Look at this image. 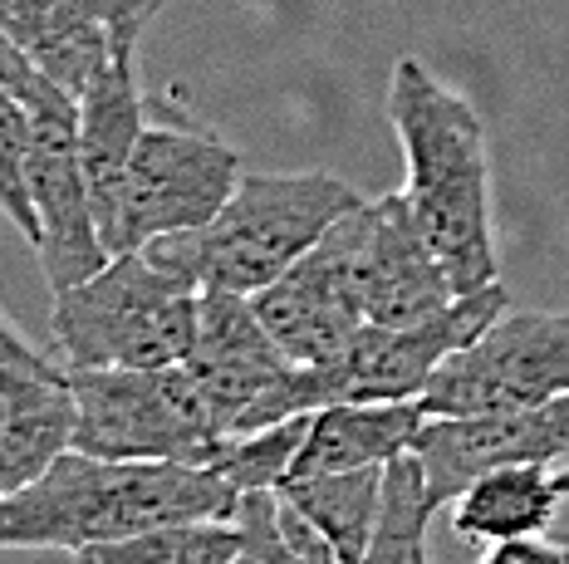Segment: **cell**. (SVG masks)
Wrapping results in <instances>:
<instances>
[{"instance_id":"obj_9","label":"cell","mask_w":569,"mask_h":564,"mask_svg":"<svg viewBox=\"0 0 569 564\" xmlns=\"http://www.w3.org/2000/svg\"><path fill=\"white\" fill-rule=\"evenodd\" d=\"M251 310L295 363L343 359L349 339L363 329L353 211H343L300 261L280 270L266 290H256Z\"/></svg>"},{"instance_id":"obj_4","label":"cell","mask_w":569,"mask_h":564,"mask_svg":"<svg viewBox=\"0 0 569 564\" xmlns=\"http://www.w3.org/2000/svg\"><path fill=\"white\" fill-rule=\"evenodd\" d=\"M197 300V280L152 251L109 255L54 295L50 354L64 369H168L192 349Z\"/></svg>"},{"instance_id":"obj_13","label":"cell","mask_w":569,"mask_h":564,"mask_svg":"<svg viewBox=\"0 0 569 564\" xmlns=\"http://www.w3.org/2000/svg\"><path fill=\"white\" fill-rule=\"evenodd\" d=\"M359 231V295L363 324H412L457 295L442 261L418 231L402 192L353 207Z\"/></svg>"},{"instance_id":"obj_24","label":"cell","mask_w":569,"mask_h":564,"mask_svg":"<svg viewBox=\"0 0 569 564\" xmlns=\"http://www.w3.org/2000/svg\"><path fill=\"white\" fill-rule=\"evenodd\" d=\"M236 531H241V545H236L231 564H315L284 535L276 491H246L236 505Z\"/></svg>"},{"instance_id":"obj_27","label":"cell","mask_w":569,"mask_h":564,"mask_svg":"<svg viewBox=\"0 0 569 564\" xmlns=\"http://www.w3.org/2000/svg\"><path fill=\"white\" fill-rule=\"evenodd\" d=\"M0 359L6 363H59L50 349H40L26 329H20L16 320H6V314H0Z\"/></svg>"},{"instance_id":"obj_19","label":"cell","mask_w":569,"mask_h":564,"mask_svg":"<svg viewBox=\"0 0 569 564\" xmlns=\"http://www.w3.org/2000/svg\"><path fill=\"white\" fill-rule=\"evenodd\" d=\"M276 496L325 535V545L335 550L339 564H359L363 545L373 535V521H378V501H383V466L284 476L276 486Z\"/></svg>"},{"instance_id":"obj_23","label":"cell","mask_w":569,"mask_h":564,"mask_svg":"<svg viewBox=\"0 0 569 564\" xmlns=\"http://www.w3.org/2000/svg\"><path fill=\"white\" fill-rule=\"evenodd\" d=\"M26 152H30V109L10 89H0V216H6L26 241H34Z\"/></svg>"},{"instance_id":"obj_1","label":"cell","mask_w":569,"mask_h":564,"mask_svg":"<svg viewBox=\"0 0 569 564\" xmlns=\"http://www.w3.org/2000/svg\"><path fill=\"white\" fill-rule=\"evenodd\" d=\"M388 123L408 162L402 202L418 231L442 261L457 295L501 280L491 221V158L486 128L467 93L432 74L422 60L402 54L388 84Z\"/></svg>"},{"instance_id":"obj_12","label":"cell","mask_w":569,"mask_h":564,"mask_svg":"<svg viewBox=\"0 0 569 564\" xmlns=\"http://www.w3.org/2000/svg\"><path fill=\"white\" fill-rule=\"evenodd\" d=\"M412 456L437 505L467 491L496 466H560L569 462V393L516 413H471V417H427Z\"/></svg>"},{"instance_id":"obj_14","label":"cell","mask_w":569,"mask_h":564,"mask_svg":"<svg viewBox=\"0 0 569 564\" xmlns=\"http://www.w3.org/2000/svg\"><path fill=\"white\" fill-rule=\"evenodd\" d=\"M148 123V99L138 89V50H118L89 89L74 99V143H79V172L89 187L93 226L109 251L113 216H118V192H123V172L133 158V143Z\"/></svg>"},{"instance_id":"obj_3","label":"cell","mask_w":569,"mask_h":564,"mask_svg":"<svg viewBox=\"0 0 569 564\" xmlns=\"http://www.w3.org/2000/svg\"><path fill=\"white\" fill-rule=\"evenodd\" d=\"M359 202L363 197L335 172H241L227 207L201 231L158 236L138 251L177 265L197 290L256 295Z\"/></svg>"},{"instance_id":"obj_2","label":"cell","mask_w":569,"mask_h":564,"mask_svg":"<svg viewBox=\"0 0 569 564\" xmlns=\"http://www.w3.org/2000/svg\"><path fill=\"white\" fill-rule=\"evenodd\" d=\"M241 491L211 466L109 462L59 452L40 476L0 496V550H89L168 521H231Z\"/></svg>"},{"instance_id":"obj_8","label":"cell","mask_w":569,"mask_h":564,"mask_svg":"<svg viewBox=\"0 0 569 564\" xmlns=\"http://www.w3.org/2000/svg\"><path fill=\"white\" fill-rule=\"evenodd\" d=\"M569 393V314L506 310L422 387L427 417L516 413Z\"/></svg>"},{"instance_id":"obj_5","label":"cell","mask_w":569,"mask_h":564,"mask_svg":"<svg viewBox=\"0 0 569 564\" xmlns=\"http://www.w3.org/2000/svg\"><path fill=\"white\" fill-rule=\"evenodd\" d=\"M182 369L192 373L211 427L221 437L276 427L284 417L319 413L343 403L339 359L335 363H295L256 320L251 295L231 290H201L197 334Z\"/></svg>"},{"instance_id":"obj_6","label":"cell","mask_w":569,"mask_h":564,"mask_svg":"<svg viewBox=\"0 0 569 564\" xmlns=\"http://www.w3.org/2000/svg\"><path fill=\"white\" fill-rule=\"evenodd\" d=\"M74 393V452L109 462L207 466L221 432L192 373L168 369H64Z\"/></svg>"},{"instance_id":"obj_29","label":"cell","mask_w":569,"mask_h":564,"mask_svg":"<svg viewBox=\"0 0 569 564\" xmlns=\"http://www.w3.org/2000/svg\"><path fill=\"white\" fill-rule=\"evenodd\" d=\"M555 472H569V462H560V466H555Z\"/></svg>"},{"instance_id":"obj_11","label":"cell","mask_w":569,"mask_h":564,"mask_svg":"<svg viewBox=\"0 0 569 564\" xmlns=\"http://www.w3.org/2000/svg\"><path fill=\"white\" fill-rule=\"evenodd\" d=\"M26 187L34 211V261H40L50 295L89 280L103 270L109 251L93 226L89 187L79 172V143H74V103L30 113V152H26Z\"/></svg>"},{"instance_id":"obj_15","label":"cell","mask_w":569,"mask_h":564,"mask_svg":"<svg viewBox=\"0 0 569 564\" xmlns=\"http://www.w3.org/2000/svg\"><path fill=\"white\" fill-rule=\"evenodd\" d=\"M74 446V393L64 363L0 359V491L26 486Z\"/></svg>"},{"instance_id":"obj_10","label":"cell","mask_w":569,"mask_h":564,"mask_svg":"<svg viewBox=\"0 0 569 564\" xmlns=\"http://www.w3.org/2000/svg\"><path fill=\"white\" fill-rule=\"evenodd\" d=\"M506 310H511V290L501 280H491L481 290L452 295L427 320L363 324L339 359L343 403H408V397H422L427 379Z\"/></svg>"},{"instance_id":"obj_28","label":"cell","mask_w":569,"mask_h":564,"mask_svg":"<svg viewBox=\"0 0 569 564\" xmlns=\"http://www.w3.org/2000/svg\"><path fill=\"white\" fill-rule=\"evenodd\" d=\"M555 486H560V496L569 501V472H555Z\"/></svg>"},{"instance_id":"obj_18","label":"cell","mask_w":569,"mask_h":564,"mask_svg":"<svg viewBox=\"0 0 569 564\" xmlns=\"http://www.w3.org/2000/svg\"><path fill=\"white\" fill-rule=\"evenodd\" d=\"M560 486L555 472L540 462L520 466H496V472L477 476L467 491H457L452 501V531L461 540H520V535H550L555 515H560Z\"/></svg>"},{"instance_id":"obj_7","label":"cell","mask_w":569,"mask_h":564,"mask_svg":"<svg viewBox=\"0 0 569 564\" xmlns=\"http://www.w3.org/2000/svg\"><path fill=\"white\" fill-rule=\"evenodd\" d=\"M236 182H241V152L197 119L162 113L152 99L118 192L109 255L138 251L158 236L201 231L227 207Z\"/></svg>"},{"instance_id":"obj_20","label":"cell","mask_w":569,"mask_h":564,"mask_svg":"<svg viewBox=\"0 0 569 564\" xmlns=\"http://www.w3.org/2000/svg\"><path fill=\"white\" fill-rule=\"evenodd\" d=\"M437 511L442 505L427 491L418 456L402 452L398 462L383 466V501H378V521L359 564H437L432 550H427Z\"/></svg>"},{"instance_id":"obj_16","label":"cell","mask_w":569,"mask_h":564,"mask_svg":"<svg viewBox=\"0 0 569 564\" xmlns=\"http://www.w3.org/2000/svg\"><path fill=\"white\" fill-rule=\"evenodd\" d=\"M0 30L69 99H79L118 54L103 0H0Z\"/></svg>"},{"instance_id":"obj_22","label":"cell","mask_w":569,"mask_h":564,"mask_svg":"<svg viewBox=\"0 0 569 564\" xmlns=\"http://www.w3.org/2000/svg\"><path fill=\"white\" fill-rule=\"evenodd\" d=\"M310 417H284L276 427H260V432H236V437H221L217 452H211V472L227 481L231 491H276L284 472H290L295 452H300L305 432H310Z\"/></svg>"},{"instance_id":"obj_17","label":"cell","mask_w":569,"mask_h":564,"mask_svg":"<svg viewBox=\"0 0 569 564\" xmlns=\"http://www.w3.org/2000/svg\"><path fill=\"white\" fill-rule=\"evenodd\" d=\"M422 403H329L310 417L300 452L284 476L310 472H359V466H388L402 452H412L422 432Z\"/></svg>"},{"instance_id":"obj_21","label":"cell","mask_w":569,"mask_h":564,"mask_svg":"<svg viewBox=\"0 0 569 564\" xmlns=\"http://www.w3.org/2000/svg\"><path fill=\"white\" fill-rule=\"evenodd\" d=\"M241 531L231 521H168L152 531L74 550V564H231Z\"/></svg>"},{"instance_id":"obj_25","label":"cell","mask_w":569,"mask_h":564,"mask_svg":"<svg viewBox=\"0 0 569 564\" xmlns=\"http://www.w3.org/2000/svg\"><path fill=\"white\" fill-rule=\"evenodd\" d=\"M0 89H10L20 103H26L30 113L40 109H59V103H74L59 84H50V79L34 69V60L26 50H20L16 40H10L6 30H0Z\"/></svg>"},{"instance_id":"obj_26","label":"cell","mask_w":569,"mask_h":564,"mask_svg":"<svg viewBox=\"0 0 569 564\" xmlns=\"http://www.w3.org/2000/svg\"><path fill=\"white\" fill-rule=\"evenodd\" d=\"M477 564H569V545H550L545 535L520 540H491Z\"/></svg>"},{"instance_id":"obj_30","label":"cell","mask_w":569,"mask_h":564,"mask_svg":"<svg viewBox=\"0 0 569 564\" xmlns=\"http://www.w3.org/2000/svg\"><path fill=\"white\" fill-rule=\"evenodd\" d=\"M0 496H6V491H0Z\"/></svg>"}]
</instances>
